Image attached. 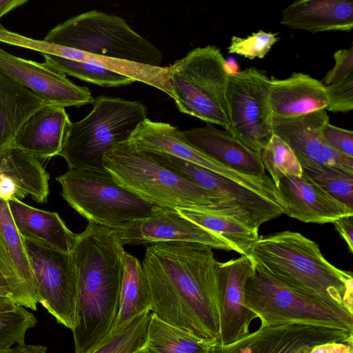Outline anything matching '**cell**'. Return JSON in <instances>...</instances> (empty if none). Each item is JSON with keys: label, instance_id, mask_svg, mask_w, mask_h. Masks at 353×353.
Returning a JSON list of instances; mask_svg holds the SVG:
<instances>
[{"label": "cell", "instance_id": "obj_27", "mask_svg": "<svg viewBox=\"0 0 353 353\" xmlns=\"http://www.w3.org/2000/svg\"><path fill=\"white\" fill-rule=\"evenodd\" d=\"M122 259L119 308L111 333L151 308L150 288L142 264L136 256L125 251Z\"/></svg>", "mask_w": 353, "mask_h": 353}, {"label": "cell", "instance_id": "obj_43", "mask_svg": "<svg viewBox=\"0 0 353 353\" xmlns=\"http://www.w3.org/2000/svg\"><path fill=\"white\" fill-rule=\"evenodd\" d=\"M28 2L27 0H0V19L6 14L17 7L23 6ZM5 28L0 23V30Z\"/></svg>", "mask_w": 353, "mask_h": 353}, {"label": "cell", "instance_id": "obj_32", "mask_svg": "<svg viewBox=\"0 0 353 353\" xmlns=\"http://www.w3.org/2000/svg\"><path fill=\"white\" fill-rule=\"evenodd\" d=\"M150 311H145L86 353H135L145 345Z\"/></svg>", "mask_w": 353, "mask_h": 353}, {"label": "cell", "instance_id": "obj_3", "mask_svg": "<svg viewBox=\"0 0 353 353\" xmlns=\"http://www.w3.org/2000/svg\"><path fill=\"white\" fill-rule=\"evenodd\" d=\"M251 259L283 285L353 315V276L328 262L319 245L292 231L259 236Z\"/></svg>", "mask_w": 353, "mask_h": 353}, {"label": "cell", "instance_id": "obj_23", "mask_svg": "<svg viewBox=\"0 0 353 353\" xmlns=\"http://www.w3.org/2000/svg\"><path fill=\"white\" fill-rule=\"evenodd\" d=\"M19 234L28 240L57 251L71 253L77 234L73 233L58 213L28 205L17 197L8 201Z\"/></svg>", "mask_w": 353, "mask_h": 353}, {"label": "cell", "instance_id": "obj_37", "mask_svg": "<svg viewBox=\"0 0 353 353\" xmlns=\"http://www.w3.org/2000/svg\"><path fill=\"white\" fill-rule=\"evenodd\" d=\"M42 167L39 160L13 148L0 154V174L28 172Z\"/></svg>", "mask_w": 353, "mask_h": 353}, {"label": "cell", "instance_id": "obj_16", "mask_svg": "<svg viewBox=\"0 0 353 353\" xmlns=\"http://www.w3.org/2000/svg\"><path fill=\"white\" fill-rule=\"evenodd\" d=\"M253 266V261L243 255L218 264L220 330L216 345L232 343L250 333V324L257 316L245 304V289Z\"/></svg>", "mask_w": 353, "mask_h": 353}, {"label": "cell", "instance_id": "obj_5", "mask_svg": "<svg viewBox=\"0 0 353 353\" xmlns=\"http://www.w3.org/2000/svg\"><path fill=\"white\" fill-rule=\"evenodd\" d=\"M92 104L85 117L71 123L59 154L69 170H104V154L128 141L138 125L147 119V108L139 101L101 96Z\"/></svg>", "mask_w": 353, "mask_h": 353}, {"label": "cell", "instance_id": "obj_18", "mask_svg": "<svg viewBox=\"0 0 353 353\" xmlns=\"http://www.w3.org/2000/svg\"><path fill=\"white\" fill-rule=\"evenodd\" d=\"M0 274L7 282L14 302L36 311L39 296L24 240L14 223L8 201L1 197Z\"/></svg>", "mask_w": 353, "mask_h": 353}, {"label": "cell", "instance_id": "obj_46", "mask_svg": "<svg viewBox=\"0 0 353 353\" xmlns=\"http://www.w3.org/2000/svg\"><path fill=\"white\" fill-rule=\"evenodd\" d=\"M135 353H148V351L143 347L139 350H138L137 352H136Z\"/></svg>", "mask_w": 353, "mask_h": 353}, {"label": "cell", "instance_id": "obj_24", "mask_svg": "<svg viewBox=\"0 0 353 353\" xmlns=\"http://www.w3.org/2000/svg\"><path fill=\"white\" fill-rule=\"evenodd\" d=\"M269 100L272 114L281 117L326 110L330 102L321 81L301 72H293L285 79H271Z\"/></svg>", "mask_w": 353, "mask_h": 353}, {"label": "cell", "instance_id": "obj_26", "mask_svg": "<svg viewBox=\"0 0 353 353\" xmlns=\"http://www.w3.org/2000/svg\"><path fill=\"white\" fill-rule=\"evenodd\" d=\"M48 104L0 72V154L11 148L28 119Z\"/></svg>", "mask_w": 353, "mask_h": 353}, {"label": "cell", "instance_id": "obj_44", "mask_svg": "<svg viewBox=\"0 0 353 353\" xmlns=\"http://www.w3.org/2000/svg\"><path fill=\"white\" fill-rule=\"evenodd\" d=\"M18 307L19 305L12 298L0 294V314L12 312Z\"/></svg>", "mask_w": 353, "mask_h": 353}, {"label": "cell", "instance_id": "obj_35", "mask_svg": "<svg viewBox=\"0 0 353 353\" xmlns=\"http://www.w3.org/2000/svg\"><path fill=\"white\" fill-rule=\"evenodd\" d=\"M37 323L33 313L22 306L0 314V348L24 344L26 333Z\"/></svg>", "mask_w": 353, "mask_h": 353}, {"label": "cell", "instance_id": "obj_21", "mask_svg": "<svg viewBox=\"0 0 353 353\" xmlns=\"http://www.w3.org/2000/svg\"><path fill=\"white\" fill-rule=\"evenodd\" d=\"M71 123L65 108L46 104L24 123L11 148L38 160L59 155Z\"/></svg>", "mask_w": 353, "mask_h": 353}, {"label": "cell", "instance_id": "obj_45", "mask_svg": "<svg viewBox=\"0 0 353 353\" xmlns=\"http://www.w3.org/2000/svg\"><path fill=\"white\" fill-rule=\"evenodd\" d=\"M0 294L8 296L12 298L11 292L10 288L3 277V276L0 274Z\"/></svg>", "mask_w": 353, "mask_h": 353}, {"label": "cell", "instance_id": "obj_7", "mask_svg": "<svg viewBox=\"0 0 353 353\" xmlns=\"http://www.w3.org/2000/svg\"><path fill=\"white\" fill-rule=\"evenodd\" d=\"M45 41L83 52L160 67L163 54L116 15L90 10L55 26Z\"/></svg>", "mask_w": 353, "mask_h": 353}, {"label": "cell", "instance_id": "obj_10", "mask_svg": "<svg viewBox=\"0 0 353 353\" xmlns=\"http://www.w3.org/2000/svg\"><path fill=\"white\" fill-rule=\"evenodd\" d=\"M270 80L259 70L248 68L230 74L226 90L230 124L225 131L259 154L273 135Z\"/></svg>", "mask_w": 353, "mask_h": 353}, {"label": "cell", "instance_id": "obj_25", "mask_svg": "<svg viewBox=\"0 0 353 353\" xmlns=\"http://www.w3.org/2000/svg\"><path fill=\"white\" fill-rule=\"evenodd\" d=\"M280 24L316 33L350 32L353 28V1L350 0H299L282 12Z\"/></svg>", "mask_w": 353, "mask_h": 353}, {"label": "cell", "instance_id": "obj_36", "mask_svg": "<svg viewBox=\"0 0 353 353\" xmlns=\"http://www.w3.org/2000/svg\"><path fill=\"white\" fill-rule=\"evenodd\" d=\"M277 34L278 33L259 30L245 38L233 36L228 47V52L237 54L249 59H262L278 41Z\"/></svg>", "mask_w": 353, "mask_h": 353}, {"label": "cell", "instance_id": "obj_4", "mask_svg": "<svg viewBox=\"0 0 353 353\" xmlns=\"http://www.w3.org/2000/svg\"><path fill=\"white\" fill-rule=\"evenodd\" d=\"M103 167L120 186L144 201L161 208H205L212 213L249 225L252 220L218 194L192 183L163 167L147 152L128 142L106 152Z\"/></svg>", "mask_w": 353, "mask_h": 353}, {"label": "cell", "instance_id": "obj_39", "mask_svg": "<svg viewBox=\"0 0 353 353\" xmlns=\"http://www.w3.org/2000/svg\"><path fill=\"white\" fill-rule=\"evenodd\" d=\"M321 135L325 143L336 152L353 158V132L325 123Z\"/></svg>", "mask_w": 353, "mask_h": 353}, {"label": "cell", "instance_id": "obj_33", "mask_svg": "<svg viewBox=\"0 0 353 353\" xmlns=\"http://www.w3.org/2000/svg\"><path fill=\"white\" fill-rule=\"evenodd\" d=\"M302 170L325 192L353 210V172L325 165L307 166Z\"/></svg>", "mask_w": 353, "mask_h": 353}, {"label": "cell", "instance_id": "obj_22", "mask_svg": "<svg viewBox=\"0 0 353 353\" xmlns=\"http://www.w3.org/2000/svg\"><path fill=\"white\" fill-rule=\"evenodd\" d=\"M180 132L189 144L222 165L247 175L266 176L260 154L248 148L228 132L207 124Z\"/></svg>", "mask_w": 353, "mask_h": 353}, {"label": "cell", "instance_id": "obj_30", "mask_svg": "<svg viewBox=\"0 0 353 353\" xmlns=\"http://www.w3.org/2000/svg\"><path fill=\"white\" fill-rule=\"evenodd\" d=\"M333 57L334 65L321 81L330 99L326 110L347 112L353 109V47L336 51Z\"/></svg>", "mask_w": 353, "mask_h": 353}, {"label": "cell", "instance_id": "obj_42", "mask_svg": "<svg viewBox=\"0 0 353 353\" xmlns=\"http://www.w3.org/2000/svg\"><path fill=\"white\" fill-rule=\"evenodd\" d=\"M47 347L41 345L21 344L0 348V353H46Z\"/></svg>", "mask_w": 353, "mask_h": 353}, {"label": "cell", "instance_id": "obj_29", "mask_svg": "<svg viewBox=\"0 0 353 353\" xmlns=\"http://www.w3.org/2000/svg\"><path fill=\"white\" fill-rule=\"evenodd\" d=\"M213 345L150 312L144 347L148 353H211Z\"/></svg>", "mask_w": 353, "mask_h": 353}, {"label": "cell", "instance_id": "obj_34", "mask_svg": "<svg viewBox=\"0 0 353 353\" xmlns=\"http://www.w3.org/2000/svg\"><path fill=\"white\" fill-rule=\"evenodd\" d=\"M260 156L275 186L285 176L303 174L302 168L290 146L276 134H273Z\"/></svg>", "mask_w": 353, "mask_h": 353}, {"label": "cell", "instance_id": "obj_9", "mask_svg": "<svg viewBox=\"0 0 353 353\" xmlns=\"http://www.w3.org/2000/svg\"><path fill=\"white\" fill-rule=\"evenodd\" d=\"M253 263L245 300L261 325L304 323L353 331V315L347 311L283 285Z\"/></svg>", "mask_w": 353, "mask_h": 353}, {"label": "cell", "instance_id": "obj_15", "mask_svg": "<svg viewBox=\"0 0 353 353\" xmlns=\"http://www.w3.org/2000/svg\"><path fill=\"white\" fill-rule=\"evenodd\" d=\"M327 122L326 110L294 117H272L273 134L290 146L301 168L325 165L353 172V158L336 152L324 141L321 128Z\"/></svg>", "mask_w": 353, "mask_h": 353}, {"label": "cell", "instance_id": "obj_1", "mask_svg": "<svg viewBox=\"0 0 353 353\" xmlns=\"http://www.w3.org/2000/svg\"><path fill=\"white\" fill-rule=\"evenodd\" d=\"M207 245L170 241L147 246L142 265L151 312L212 345L219 336L217 268Z\"/></svg>", "mask_w": 353, "mask_h": 353}, {"label": "cell", "instance_id": "obj_17", "mask_svg": "<svg viewBox=\"0 0 353 353\" xmlns=\"http://www.w3.org/2000/svg\"><path fill=\"white\" fill-rule=\"evenodd\" d=\"M115 232L123 245L181 241L234 251L221 236L185 219L172 208H161L153 214Z\"/></svg>", "mask_w": 353, "mask_h": 353}, {"label": "cell", "instance_id": "obj_11", "mask_svg": "<svg viewBox=\"0 0 353 353\" xmlns=\"http://www.w3.org/2000/svg\"><path fill=\"white\" fill-rule=\"evenodd\" d=\"M24 243L39 303L58 323L72 330L77 281L72 252L57 251L28 240Z\"/></svg>", "mask_w": 353, "mask_h": 353}, {"label": "cell", "instance_id": "obj_41", "mask_svg": "<svg viewBox=\"0 0 353 353\" xmlns=\"http://www.w3.org/2000/svg\"><path fill=\"white\" fill-rule=\"evenodd\" d=\"M309 353H353V341L331 342L314 347Z\"/></svg>", "mask_w": 353, "mask_h": 353}, {"label": "cell", "instance_id": "obj_31", "mask_svg": "<svg viewBox=\"0 0 353 353\" xmlns=\"http://www.w3.org/2000/svg\"><path fill=\"white\" fill-rule=\"evenodd\" d=\"M45 63L65 75L74 77L103 87H119L134 81L123 74L90 63L68 59L59 56L41 54Z\"/></svg>", "mask_w": 353, "mask_h": 353}, {"label": "cell", "instance_id": "obj_12", "mask_svg": "<svg viewBox=\"0 0 353 353\" xmlns=\"http://www.w3.org/2000/svg\"><path fill=\"white\" fill-rule=\"evenodd\" d=\"M349 341H353V331L289 323L261 325L256 331L232 343L213 345L211 353H309L318 345Z\"/></svg>", "mask_w": 353, "mask_h": 353}, {"label": "cell", "instance_id": "obj_40", "mask_svg": "<svg viewBox=\"0 0 353 353\" xmlns=\"http://www.w3.org/2000/svg\"><path fill=\"white\" fill-rule=\"evenodd\" d=\"M336 230L347 245L351 253L353 252V215L345 216L332 223Z\"/></svg>", "mask_w": 353, "mask_h": 353}, {"label": "cell", "instance_id": "obj_8", "mask_svg": "<svg viewBox=\"0 0 353 353\" xmlns=\"http://www.w3.org/2000/svg\"><path fill=\"white\" fill-rule=\"evenodd\" d=\"M56 180L61 185L62 196L74 210L89 223L114 231L161 208L118 185L105 169L68 170Z\"/></svg>", "mask_w": 353, "mask_h": 353}, {"label": "cell", "instance_id": "obj_28", "mask_svg": "<svg viewBox=\"0 0 353 353\" xmlns=\"http://www.w3.org/2000/svg\"><path fill=\"white\" fill-rule=\"evenodd\" d=\"M175 210L185 219L221 236L232 246L234 252L250 258L252 247L259 237V230L235 219L202 209L177 208Z\"/></svg>", "mask_w": 353, "mask_h": 353}, {"label": "cell", "instance_id": "obj_13", "mask_svg": "<svg viewBox=\"0 0 353 353\" xmlns=\"http://www.w3.org/2000/svg\"><path fill=\"white\" fill-rule=\"evenodd\" d=\"M145 152L181 178L218 194L250 217L259 227L283 214L279 203L230 179L168 154Z\"/></svg>", "mask_w": 353, "mask_h": 353}, {"label": "cell", "instance_id": "obj_6", "mask_svg": "<svg viewBox=\"0 0 353 353\" xmlns=\"http://www.w3.org/2000/svg\"><path fill=\"white\" fill-rule=\"evenodd\" d=\"M229 74L226 61L214 46L196 48L176 61L168 66V75L179 110L228 130Z\"/></svg>", "mask_w": 353, "mask_h": 353}, {"label": "cell", "instance_id": "obj_20", "mask_svg": "<svg viewBox=\"0 0 353 353\" xmlns=\"http://www.w3.org/2000/svg\"><path fill=\"white\" fill-rule=\"evenodd\" d=\"M283 213L304 223H326L345 216L353 210L318 186L305 174L285 176L275 186Z\"/></svg>", "mask_w": 353, "mask_h": 353}, {"label": "cell", "instance_id": "obj_38", "mask_svg": "<svg viewBox=\"0 0 353 353\" xmlns=\"http://www.w3.org/2000/svg\"><path fill=\"white\" fill-rule=\"evenodd\" d=\"M0 41L10 45H14L39 52L41 54H48L65 57L66 47L48 43L44 40H36L28 38L8 31L6 28L0 30Z\"/></svg>", "mask_w": 353, "mask_h": 353}, {"label": "cell", "instance_id": "obj_19", "mask_svg": "<svg viewBox=\"0 0 353 353\" xmlns=\"http://www.w3.org/2000/svg\"><path fill=\"white\" fill-rule=\"evenodd\" d=\"M128 145L137 151L159 152L192 163L246 185L249 176L222 165L189 144L180 130L169 123L152 121L148 118L140 123L128 140Z\"/></svg>", "mask_w": 353, "mask_h": 353}, {"label": "cell", "instance_id": "obj_2", "mask_svg": "<svg viewBox=\"0 0 353 353\" xmlns=\"http://www.w3.org/2000/svg\"><path fill=\"white\" fill-rule=\"evenodd\" d=\"M123 245L117 232L89 223L77 234L72 252L77 272V302L72 330L75 353H86L112 332L123 274Z\"/></svg>", "mask_w": 353, "mask_h": 353}, {"label": "cell", "instance_id": "obj_14", "mask_svg": "<svg viewBox=\"0 0 353 353\" xmlns=\"http://www.w3.org/2000/svg\"><path fill=\"white\" fill-rule=\"evenodd\" d=\"M0 72L50 105L80 107L92 103L94 99L88 87L74 84L45 62L16 57L1 47Z\"/></svg>", "mask_w": 353, "mask_h": 353}]
</instances>
